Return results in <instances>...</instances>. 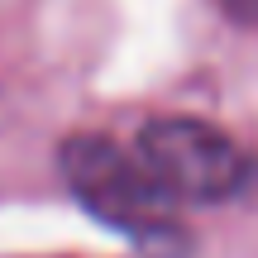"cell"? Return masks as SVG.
<instances>
[{"instance_id": "cell-2", "label": "cell", "mask_w": 258, "mask_h": 258, "mask_svg": "<svg viewBox=\"0 0 258 258\" xmlns=\"http://www.w3.org/2000/svg\"><path fill=\"white\" fill-rule=\"evenodd\" d=\"M129 153L148 172V182L182 206H220L258 186V158L220 124L196 115H158L134 134Z\"/></svg>"}, {"instance_id": "cell-1", "label": "cell", "mask_w": 258, "mask_h": 258, "mask_svg": "<svg viewBox=\"0 0 258 258\" xmlns=\"http://www.w3.org/2000/svg\"><path fill=\"white\" fill-rule=\"evenodd\" d=\"M67 191L101 225L134 239L139 249H182V211L148 182L139 158L105 134H72L57 153Z\"/></svg>"}, {"instance_id": "cell-3", "label": "cell", "mask_w": 258, "mask_h": 258, "mask_svg": "<svg viewBox=\"0 0 258 258\" xmlns=\"http://www.w3.org/2000/svg\"><path fill=\"white\" fill-rule=\"evenodd\" d=\"M234 24H258V0H215Z\"/></svg>"}]
</instances>
